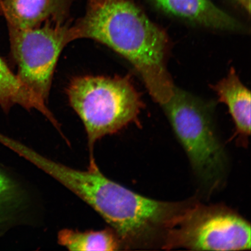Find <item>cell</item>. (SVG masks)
Instances as JSON below:
<instances>
[{
    "label": "cell",
    "instance_id": "obj_10",
    "mask_svg": "<svg viewBox=\"0 0 251 251\" xmlns=\"http://www.w3.org/2000/svg\"><path fill=\"white\" fill-rule=\"evenodd\" d=\"M219 101L226 103L233 117L238 132L251 133V93L241 83L233 68L227 76L213 87Z\"/></svg>",
    "mask_w": 251,
    "mask_h": 251
},
{
    "label": "cell",
    "instance_id": "obj_8",
    "mask_svg": "<svg viewBox=\"0 0 251 251\" xmlns=\"http://www.w3.org/2000/svg\"><path fill=\"white\" fill-rule=\"evenodd\" d=\"M162 10L204 26L238 30L240 23L209 0H153Z\"/></svg>",
    "mask_w": 251,
    "mask_h": 251
},
{
    "label": "cell",
    "instance_id": "obj_5",
    "mask_svg": "<svg viewBox=\"0 0 251 251\" xmlns=\"http://www.w3.org/2000/svg\"><path fill=\"white\" fill-rule=\"evenodd\" d=\"M251 226L228 209L194 204L168 232L163 248L196 251L251 249Z\"/></svg>",
    "mask_w": 251,
    "mask_h": 251
},
{
    "label": "cell",
    "instance_id": "obj_2",
    "mask_svg": "<svg viewBox=\"0 0 251 251\" xmlns=\"http://www.w3.org/2000/svg\"><path fill=\"white\" fill-rule=\"evenodd\" d=\"M21 157L55 178L92 207L117 234L122 246H143L164 226L167 202L150 199L110 180L98 166L77 170L46 158L24 146Z\"/></svg>",
    "mask_w": 251,
    "mask_h": 251
},
{
    "label": "cell",
    "instance_id": "obj_6",
    "mask_svg": "<svg viewBox=\"0 0 251 251\" xmlns=\"http://www.w3.org/2000/svg\"><path fill=\"white\" fill-rule=\"evenodd\" d=\"M71 24L47 22L33 29L8 27L11 54L22 81L45 101L63 49L70 43Z\"/></svg>",
    "mask_w": 251,
    "mask_h": 251
},
{
    "label": "cell",
    "instance_id": "obj_7",
    "mask_svg": "<svg viewBox=\"0 0 251 251\" xmlns=\"http://www.w3.org/2000/svg\"><path fill=\"white\" fill-rule=\"evenodd\" d=\"M70 0H0V14L8 27L33 29L47 22L67 23Z\"/></svg>",
    "mask_w": 251,
    "mask_h": 251
},
{
    "label": "cell",
    "instance_id": "obj_1",
    "mask_svg": "<svg viewBox=\"0 0 251 251\" xmlns=\"http://www.w3.org/2000/svg\"><path fill=\"white\" fill-rule=\"evenodd\" d=\"M69 37L71 42L96 41L126 59L160 104L174 96L175 87L166 66L168 37L130 0H88L85 15L70 25Z\"/></svg>",
    "mask_w": 251,
    "mask_h": 251
},
{
    "label": "cell",
    "instance_id": "obj_3",
    "mask_svg": "<svg viewBox=\"0 0 251 251\" xmlns=\"http://www.w3.org/2000/svg\"><path fill=\"white\" fill-rule=\"evenodd\" d=\"M67 93L72 108L85 127L89 167H94L97 166L94 156L97 141L136 122L143 102L128 75L75 77Z\"/></svg>",
    "mask_w": 251,
    "mask_h": 251
},
{
    "label": "cell",
    "instance_id": "obj_11",
    "mask_svg": "<svg viewBox=\"0 0 251 251\" xmlns=\"http://www.w3.org/2000/svg\"><path fill=\"white\" fill-rule=\"evenodd\" d=\"M58 242L70 251H114L122 248L120 240L111 228L84 232L64 229L59 232Z\"/></svg>",
    "mask_w": 251,
    "mask_h": 251
},
{
    "label": "cell",
    "instance_id": "obj_9",
    "mask_svg": "<svg viewBox=\"0 0 251 251\" xmlns=\"http://www.w3.org/2000/svg\"><path fill=\"white\" fill-rule=\"evenodd\" d=\"M46 101L21 81L0 57V106L5 112L19 105L27 110L35 109L48 120L54 117L47 107Z\"/></svg>",
    "mask_w": 251,
    "mask_h": 251
},
{
    "label": "cell",
    "instance_id": "obj_12",
    "mask_svg": "<svg viewBox=\"0 0 251 251\" xmlns=\"http://www.w3.org/2000/svg\"><path fill=\"white\" fill-rule=\"evenodd\" d=\"M22 202L20 185L0 162V238L17 221Z\"/></svg>",
    "mask_w": 251,
    "mask_h": 251
},
{
    "label": "cell",
    "instance_id": "obj_4",
    "mask_svg": "<svg viewBox=\"0 0 251 251\" xmlns=\"http://www.w3.org/2000/svg\"><path fill=\"white\" fill-rule=\"evenodd\" d=\"M163 106L197 176L208 189H215L224 179L227 162L208 108L192 94L176 87Z\"/></svg>",
    "mask_w": 251,
    "mask_h": 251
},
{
    "label": "cell",
    "instance_id": "obj_13",
    "mask_svg": "<svg viewBox=\"0 0 251 251\" xmlns=\"http://www.w3.org/2000/svg\"><path fill=\"white\" fill-rule=\"evenodd\" d=\"M237 1H239L248 11L250 12L251 0H237Z\"/></svg>",
    "mask_w": 251,
    "mask_h": 251
}]
</instances>
